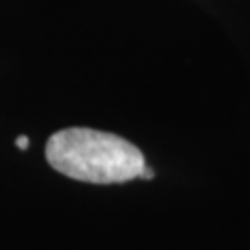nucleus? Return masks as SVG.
Returning <instances> with one entry per match:
<instances>
[{
    "mask_svg": "<svg viewBox=\"0 0 250 250\" xmlns=\"http://www.w3.org/2000/svg\"><path fill=\"white\" fill-rule=\"evenodd\" d=\"M137 178H141V180H152V178H154V170H152L150 167H148V165L145 163L143 169H141V172H139V176H137Z\"/></svg>",
    "mask_w": 250,
    "mask_h": 250,
    "instance_id": "f03ea898",
    "label": "nucleus"
},
{
    "mask_svg": "<svg viewBox=\"0 0 250 250\" xmlns=\"http://www.w3.org/2000/svg\"><path fill=\"white\" fill-rule=\"evenodd\" d=\"M15 143H17V146L21 148V150H26L28 145H30V139H28L26 135H19L17 141H15Z\"/></svg>",
    "mask_w": 250,
    "mask_h": 250,
    "instance_id": "7ed1b4c3",
    "label": "nucleus"
},
{
    "mask_svg": "<svg viewBox=\"0 0 250 250\" xmlns=\"http://www.w3.org/2000/svg\"><path fill=\"white\" fill-rule=\"evenodd\" d=\"M46 160L65 176L89 184H123L139 176L145 161L135 145L109 132L65 128L50 135Z\"/></svg>",
    "mask_w": 250,
    "mask_h": 250,
    "instance_id": "f257e3e1",
    "label": "nucleus"
}]
</instances>
